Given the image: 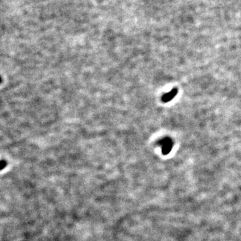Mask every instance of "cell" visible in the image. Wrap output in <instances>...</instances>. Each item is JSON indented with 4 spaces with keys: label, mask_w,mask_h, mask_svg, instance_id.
<instances>
[{
    "label": "cell",
    "mask_w": 241,
    "mask_h": 241,
    "mask_svg": "<svg viewBox=\"0 0 241 241\" xmlns=\"http://www.w3.org/2000/svg\"><path fill=\"white\" fill-rule=\"evenodd\" d=\"M178 93V89L176 88H174L172 91H171L170 92H168V94H166L164 96L163 99H162V101H163L164 102H168L171 99H174V97L177 95Z\"/></svg>",
    "instance_id": "obj_1"
}]
</instances>
